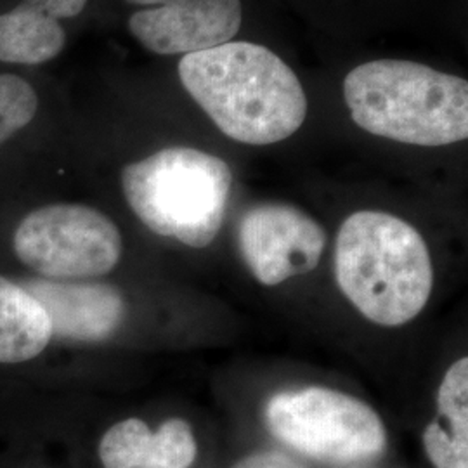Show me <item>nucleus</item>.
Instances as JSON below:
<instances>
[{
  "label": "nucleus",
  "instance_id": "obj_8",
  "mask_svg": "<svg viewBox=\"0 0 468 468\" xmlns=\"http://www.w3.org/2000/svg\"><path fill=\"white\" fill-rule=\"evenodd\" d=\"M143 5L129 30L160 56L191 54L231 42L241 27V0H125Z\"/></svg>",
  "mask_w": 468,
  "mask_h": 468
},
{
  "label": "nucleus",
  "instance_id": "obj_4",
  "mask_svg": "<svg viewBox=\"0 0 468 468\" xmlns=\"http://www.w3.org/2000/svg\"><path fill=\"white\" fill-rule=\"evenodd\" d=\"M233 186L224 160L193 148H167L122 170L125 200L154 234L205 249L218 236Z\"/></svg>",
  "mask_w": 468,
  "mask_h": 468
},
{
  "label": "nucleus",
  "instance_id": "obj_7",
  "mask_svg": "<svg viewBox=\"0 0 468 468\" xmlns=\"http://www.w3.org/2000/svg\"><path fill=\"white\" fill-rule=\"evenodd\" d=\"M238 243L251 274L274 286L318 268L326 233L297 207L262 203L241 218Z\"/></svg>",
  "mask_w": 468,
  "mask_h": 468
},
{
  "label": "nucleus",
  "instance_id": "obj_15",
  "mask_svg": "<svg viewBox=\"0 0 468 468\" xmlns=\"http://www.w3.org/2000/svg\"><path fill=\"white\" fill-rule=\"evenodd\" d=\"M38 110L34 87L15 73L0 75V146L25 129Z\"/></svg>",
  "mask_w": 468,
  "mask_h": 468
},
{
  "label": "nucleus",
  "instance_id": "obj_14",
  "mask_svg": "<svg viewBox=\"0 0 468 468\" xmlns=\"http://www.w3.org/2000/svg\"><path fill=\"white\" fill-rule=\"evenodd\" d=\"M197 458V441L185 420L172 419L151 435L150 454L143 468H189Z\"/></svg>",
  "mask_w": 468,
  "mask_h": 468
},
{
  "label": "nucleus",
  "instance_id": "obj_2",
  "mask_svg": "<svg viewBox=\"0 0 468 468\" xmlns=\"http://www.w3.org/2000/svg\"><path fill=\"white\" fill-rule=\"evenodd\" d=\"M335 276L344 295L369 321L401 326L427 305L434 271L419 231L385 212L346 218L335 247Z\"/></svg>",
  "mask_w": 468,
  "mask_h": 468
},
{
  "label": "nucleus",
  "instance_id": "obj_5",
  "mask_svg": "<svg viewBox=\"0 0 468 468\" xmlns=\"http://www.w3.org/2000/svg\"><path fill=\"white\" fill-rule=\"evenodd\" d=\"M269 431L292 450L328 463H354L384 452L380 417L367 402L326 387L282 392L266 406Z\"/></svg>",
  "mask_w": 468,
  "mask_h": 468
},
{
  "label": "nucleus",
  "instance_id": "obj_17",
  "mask_svg": "<svg viewBox=\"0 0 468 468\" xmlns=\"http://www.w3.org/2000/svg\"><path fill=\"white\" fill-rule=\"evenodd\" d=\"M234 468H303L301 463L282 452H257L241 460Z\"/></svg>",
  "mask_w": 468,
  "mask_h": 468
},
{
  "label": "nucleus",
  "instance_id": "obj_3",
  "mask_svg": "<svg viewBox=\"0 0 468 468\" xmlns=\"http://www.w3.org/2000/svg\"><path fill=\"white\" fill-rule=\"evenodd\" d=\"M344 98L352 120L369 134L417 146L467 139V80L434 68L369 61L346 77Z\"/></svg>",
  "mask_w": 468,
  "mask_h": 468
},
{
  "label": "nucleus",
  "instance_id": "obj_13",
  "mask_svg": "<svg viewBox=\"0 0 468 468\" xmlns=\"http://www.w3.org/2000/svg\"><path fill=\"white\" fill-rule=\"evenodd\" d=\"M150 427L139 419L113 425L101 439L100 458L104 468H143L150 454Z\"/></svg>",
  "mask_w": 468,
  "mask_h": 468
},
{
  "label": "nucleus",
  "instance_id": "obj_1",
  "mask_svg": "<svg viewBox=\"0 0 468 468\" xmlns=\"http://www.w3.org/2000/svg\"><path fill=\"white\" fill-rule=\"evenodd\" d=\"M179 77L218 129L238 143H280L295 134L307 115L293 69L259 44L226 42L186 54Z\"/></svg>",
  "mask_w": 468,
  "mask_h": 468
},
{
  "label": "nucleus",
  "instance_id": "obj_9",
  "mask_svg": "<svg viewBox=\"0 0 468 468\" xmlns=\"http://www.w3.org/2000/svg\"><path fill=\"white\" fill-rule=\"evenodd\" d=\"M48 313L52 336L101 342L122 326L127 305L120 290L104 283L30 280L21 284Z\"/></svg>",
  "mask_w": 468,
  "mask_h": 468
},
{
  "label": "nucleus",
  "instance_id": "obj_16",
  "mask_svg": "<svg viewBox=\"0 0 468 468\" xmlns=\"http://www.w3.org/2000/svg\"><path fill=\"white\" fill-rule=\"evenodd\" d=\"M21 4L59 21L79 16L84 11L87 0H23Z\"/></svg>",
  "mask_w": 468,
  "mask_h": 468
},
{
  "label": "nucleus",
  "instance_id": "obj_6",
  "mask_svg": "<svg viewBox=\"0 0 468 468\" xmlns=\"http://www.w3.org/2000/svg\"><path fill=\"white\" fill-rule=\"evenodd\" d=\"M122 234L102 212L75 203L37 208L13 238L17 259L50 280L98 278L122 257Z\"/></svg>",
  "mask_w": 468,
  "mask_h": 468
},
{
  "label": "nucleus",
  "instance_id": "obj_10",
  "mask_svg": "<svg viewBox=\"0 0 468 468\" xmlns=\"http://www.w3.org/2000/svg\"><path fill=\"white\" fill-rule=\"evenodd\" d=\"M435 468H468V359L446 371L437 392V420L423 432Z\"/></svg>",
  "mask_w": 468,
  "mask_h": 468
},
{
  "label": "nucleus",
  "instance_id": "obj_12",
  "mask_svg": "<svg viewBox=\"0 0 468 468\" xmlns=\"http://www.w3.org/2000/svg\"><path fill=\"white\" fill-rule=\"evenodd\" d=\"M67 34L58 19L25 4L0 15V61L42 65L65 49Z\"/></svg>",
  "mask_w": 468,
  "mask_h": 468
},
{
  "label": "nucleus",
  "instance_id": "obj_11",
  "mask_svg": "<svg viewBox=\"0 0 468 468\" xmlns=\"http://www.w3.org/2000/svg\"><path fill=\"white\" fill-rule=\"evenodd\" d=\"M52 338L48 313L21 284L0 276V363L17 365L46 351Z\"/></svg>",
  "mask_w": 468,
  "mask_h": 468
}]
</instances>
